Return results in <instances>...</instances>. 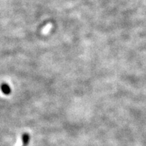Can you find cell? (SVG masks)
Listing matches in <instances>:
<instances>
[{
    "mask_svg": "<svg viewBox=\"0 0 146 146\" xmlns=\"http://www.w3.org/2000/svg\"><path fill=\"white\" fill-rule=\"evenodd\" d=\"M22 140H23V146H28L30 141V135L29 133H24L22 136Z\"/></svg>",
    "mask_w": 146,
    "mask_h": 146,
    "instance_id": "7a4b0ae2",
    "label": "cell"
},
{
    "mask_svg": "<svg viewBox=\"0 0 146 146\" xmlns=\"http://www.w3.org/2000/svg\"><path fill=\"white\" fill-rule=\"evenodd\" d=\"M1 90L3 94L5 95H10L11 94V91H12L10 87L6 83H3L1 85Z\"/></svg>",
    "mask_w": 146,
    "mask_h": 146,
    "instance_id": "6da1fadb",
    "label": "cell"
}]
</instances>
